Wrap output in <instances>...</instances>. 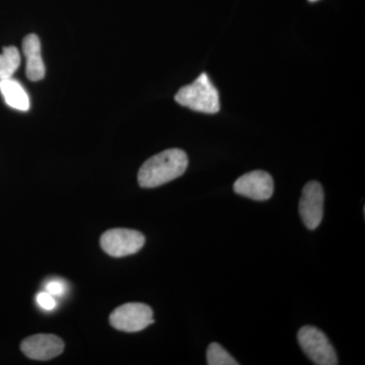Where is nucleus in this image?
I'll list each match as a JSON object with an SVG mask.
<instances>
[{"label": "nucleus", "mask_w": 365, "mask_h": 365, "mask_svg": "<svg viewBox=\"0 0 365 365\" xmlns=\"http://www.w3.org/2000/svg\"><path fill=\"white\" fill-rule=\"evenodd\" d=\"M175 100L178 104L197 112L215 114L220 109V93L207 73L201 74L195 81L182 88Z\"/></svg>", "instance_id": "2"}, {"label": "nucleus", "mask_w": 365, "mask_h": 365, "mask_svg": "<svg viewBox=\"0 0 365 365\" xmlns=\"http://www.w3.org/2000/svg\"><path fill=\"white\" fill-rule=\"evenodd\" d=\"M324 201L325 194L322 185L316 181L307 182L302 189L299 210L302 222L309 230H317L323 220Z\"/></svg>", "instance_id": "6"}, {"label": "nucleus", "mask_w": 365, "mask_h": 365, "mask_svg": "<svg viewBox=\"0 0 365 365\" xmlns=\"http://www.w3.org/2000/svg\"><path fill=\"white\" fill-rule=\"evenodd\" d=\"M21 350L29 359L46 361L59 356L64 350L63 341L51 334L30 336L21 342Z\"/></svg>", "instance_id": "8"}, {"label": "nucleus", "mask_w": 365, "mask_h": 365, "mask_svg": "<svg viewBox=\"0 0 365 365\" xmlns=\"http://www.w3.org/2000/svg\"><path fill=\"white\" fill-rule=\"evenodd\" d=\"M188 155L179 148L163 150L148 158L138 172V184L143 188H157L181 177L188 168Z\"/></svg>", "instance_id": "1"}, {"label": "nucleus", "mask_w": 365, "mask_h": 365, "mask_svg": "<svg viewBox=\"0 0 365 365\" xmlns=\"http://www.w3.org/2000/svg\"><path fill=\"white\" fill-rule=\"evenodd\" d=\"M67 285L64 281L53 279L48 281L45 285V292L53 295V297H62L66 294Z\"/></svg>", "instance_id": "13"}, {"label": "nucleus", "mask_w": 365, "mask_h": 365, "mask_svg": "<svg viewBox=\"0 0 365 365\" xmlns=\"http://www.w3.org/2000/svg\"><path fill=\"white\" fill-rule=\"evenodd\" d=\"M21 64V55L16 47L4 48L0 54V79L13 78Z\"/></svg>", "instance_id": "11"}, {"label": "nucleus", "mask_w": 365, "mask_h": 365, "mask_svg": "<svg viewBox=\"0 0 365 365\" xmlns=\"http://www.w3.org/2000/svg\"><path fill=\"white\" fill-rule=\"evenodd\" d=\"M145 244V237L140 232L128 228L107 230L101 237V247L109 256L115 258L138 253Z\"/></svg>", "instance_id": "5"}, {"label": "nucleus", "mask_w": 365, "mask_h": 365, "mask_svg": "<svg viewBox=\"0 0 365 365\" xmlns=\"http://www.w3.org/2000/svg\"><path fill=\"white\" fill-rule=\"evenodd\" d=\"M297 340L302 351L311 361L318 365L339 364L337 353L325 333L313 326H304L297 333Z\"/></svg>", "instance_id": "3"}, {"label": "nucleus", "mask_w": 365, "mask_h": 365, "mask_svg": "<svg viewBox=\"0 0 365 365\" xmlns=\"http://www.w3.org/2000/svg\"><path fill=\"white\" fill-rule=\"evenodd\" d=\"M309 1L314 2V1H317V0H309Z\"/></svg>", "instance_id": "15"}, {"label": "nucleus", "mask_w": 365, "mask_h": 365, "mask_svg": "<svg viewBox=\"0 0 365 365\" xmlns=\"http://www.w3.org/2000/svg\"><path fill=\"white\" fill-rule=\"evenodd\" d=\"M234 191L239 195L256 201H266L273 195L272 177L264 170H253L242 175L235 181Z\"/></svg>", "instance_id": "7"}, {"label": "nucleus", "mask_w": 365, "mask_h": 365, "mask_svg": "<svg viewBox=\"0 0 365 365\" xmlns=\"http://www.w3.org/2000/svg\"><path fill=\"white\" fill-rule=\"evenodd\" d=\"M115 329L127 333L139 332L155 323L153 312L148 304L129 302L117 307L110 316Z\"/></svg>", "instance_id": "4"}, {"label": "nucleus", "mask_w": 365, "mask_h": 365, "mask_svg": "<svg viewBox=\"0 0 365 365\" xmlns=\"http://www.w3.org/2000/svg\"><path fill=\"white\" fill-rule=\"evenodd\" d=\"M206 359H207V364L209 365L239 364V362L218 343H211L208 346L207 351H206Z\"/></svg>", "instance_id": "12"}, {"label": "nucleus", "mask_w": 365, "mask_h": 365, "mask_svg": "<svg viewBox=\"0 0 365 365\" xmlns=\"http://www.w3.org/2000/svg\"><path fill=\"white\" fill-rule=\"evenodd\" d=\"M23 52L26 59V74L32 81L44 78L45 66L41 55V42L35 34H30L23 41Z\"/></svg>", "instance_id": "9"}, {"label": "nucleus", "mask_w": 365, "mask_h": 365, "mask_svg": "<svg viewBox=\"0 0 365 365\" xmlns=\"http://www.w3.org/2000/svg\"><path fill=\"white\" fill-rule=\"evenodd\" d=\"M38 304L45 311H52L56 307V300L53 295L48 294L47 292H39L36 297Z\"/></svg>", "instance_id": "14"}, {"label": "nucleus", "mask_w": 365, "mask_h": 365, "mask_svg": "<svg viewBox=\"0 0 365 365\" xmlns=\"http://www.w3.org/2000/svg\"><path fill=\"white\" fill-rule=\"evenodd\" d=\"M0 91L9 107L19 111L26 112L30 109V98L19 81L13 78L0 79Z\"/></svg>", "instance_id": "10"}]
</instances>
